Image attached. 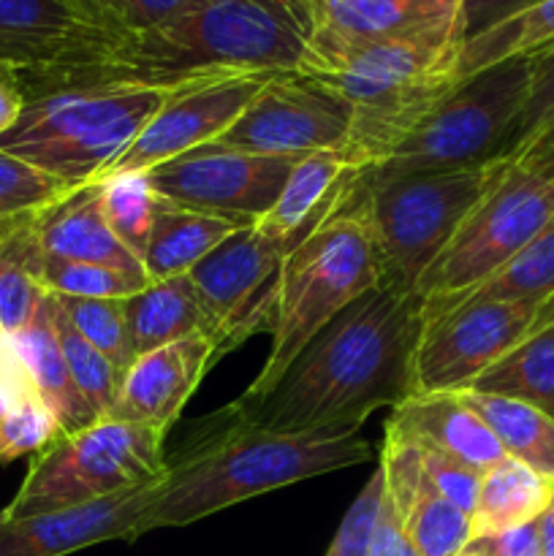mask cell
<instances>
[{
  "mask_svg": "<svg viewBox=\"0 0 554 556\" xmlns=\"http://www.w3.org/2000/svg\"><path fill=\"white\" fill-rule=\"evenodd\" d=\"M421 334L424 299L378 286L329 320L264 400L231 410L269 432L356 434L375 410L416 391Z\"/></svg>",
  "mask_w": 554,
  "mask_h": 556,
  "instance_id": "cell-1",
  "label": "cell"
},
{
  "mask_svg": "<svg viewBox=\"0 0 554 556\" xmlns=\"http://www.w3.org/2000/svg\"><path fill=\"white\" fill-rule=\"evenodd\" d=\"M369 459V443L358 434H282L242 421L206 434L168 459L163 481L141 519V535L166 527H188L212 514L261 497L275 489Z\"/></svg>",
  "mask_w": 554,
  "mask_h": 556,
  "instance_id": "cell-2",
  "label": "cell"
},
{
  "mask_svg": "<svg viewBox=\"0 0 554 556\" xmlns=\"http://www.w3.org/2000/svg\"><path fill=\"white\" fill-rule=\"evenodd\" d=\"M310 58V0H196L166 25L125 38L101 79L182 81L234 71L304 76Z\"/></svg>",
  "mask_w": 554,
  "mask_h": 556,
  "instance_id": "cell-3",
  "label": "cell"
},
{
  "mask_svg": "<svg viewBox=\"0 0 554 556\" xmlns=\"http://www.w3.org/2000/svg\"><path fill=\"white\" fill-rule=\"evenodd\" d=\"M215 76V74H212ZM204 79V76H199ZM25 106L0 150L63 179L74 190L96 185L128 150L158 109L196 79H27Z\"/></svg>",
  "mask_w": 554,
  "mask_h": 556,
  "instance_id": "cell-4",
  "label": "cell"
},
{
  "mask_svg": "<svg viewBox=\"0 0 554 556\" xmlns=\"http://www.w3.org/2000/svg\"><path fill=\"white\" fill-rule=\"evenodd\" d=\"M465 38L467 27H454L337 49L320 54L307 76L320 79L351 103L353 134L348 147L373 168L459 81Z\"/></svg>",
  "mask_w": 554,
  "mask_h": 556,
  "instance_id": "cell-5",
  "label": "cell"
},
{
  "mask_svg": "<svg viewBox=\"0 0 554 556\" xmlns=\"http://www.w3.org/2000/svg\"><path fill=\"white\" fill-rule=\"evenodd\" d=\"M378 286L380 266L373 233L351 193L342 210L326 217L288 253L277 280L269 356L239 405L264 400L307 342L353 299Z\"/></svg>",
  "mask_w": 554,
  "mask_h": 556,
  "instance_id": "cell-6",
  "label": "cell"
},
{
  "mask_svg": "<svg viewBox=\"0 0 554 556\" xmlns=\"http://www.w3.org/2000/svg\"><path fill=\"white\" fill-rule=\"evenodd\" d=\"M505 157L478 168L358 179L353 201L367 217L380 266V286L416 293L432 261L473 206L492 190Z\"/></svg>",
  "mask_w": 554,
  "mask_h": 556,
  "instance_id": "cell-7",
  "label": "cell"
},
{
  "mask_svg": "<svg viewBox=\"0 0 554 556\" xmlns=\"http://www.w3.org/2000/svg\"><path fill=\"white\" fill-rule=\"evenodd\" d=\"M530 79L532 58H514L456 81L362 177L462 172L500 161L514 141Z\"/></svg>",
  "mask_w": 554,
  "mask_h": 556,
  "instance_id": "cell-8",
  "label": "cell"
},
{
  "mask_svg": "<svg viewBox=\"0 0 554 556\" xmlns=\"http://www.w3.org/2000/svg\"><path fill=\"white\" fill-rule=\"evenodd\" d=\"M163 443L166 434L158 429L112 416L60 434L33 456L20 492L0 514L25 519L158 483L168 470Z\"/></svg>",
  "mask_w": 554,
  "mask_h": 556,
  "instance_id": "cell-9",
  "label": "cell"
},
{
  "mask_svg": "<svg viewBox=\"0 0 554 556\" xmlns=\"http://www.w3.org/2000/svg\"><path fill=\"white\" fill-rule=\"evenodd\" d=\"M552 217L554 182L516 163H505L492 190L473 206L418 282L424 324L449 313L467 293L498 275Z\"/></svg>",
  "mask_w": 554,
  "mask_h": 556,
  "instance_id": "cell-10",
  "label": "cell"
},
{
  "mask_svg": "<svg viewBox=\"0 0 554 556\" xmlns=\"http://www.w3.org/2000/svg\"><path fill=\"white\" fill-rule=\"evenodd\" d=\"M119 47L87 0H0V63L27 79H101Z\"/></svg>",
  "mask_w": 554,
  "mask_h": 556,
  "instance_id": "cell-11",
  "label": "cell"
},
{
  "mask_svg": "<svg viewBox=\"0 0 554 556\" xmlns=\"http://www.w3.org/2000/svg\"><path fill=\"white\" fill-rule=\"evenodd\" d=\"M291 250L293 244L253 223L231 233L190 269L188 280L204 309L206 334L215 342L217 358L253 331L272 329L277 280Z\"/></svg>",
  "mask_w": 554,
  "mask_h": 556,
  "instance_id": "cell-12",
  "label": "cell"
},
{
  "mask_svg": "<svg viewBox=\"0 0 554 556\" xmlns=\"http://www.w3.org/2000/svg\"><path fill=\"white\" fill-rule=\"evenodd\" d=\"M351 134L353 109L340 92L313 76L277 74L215 144L302 161L345 147Z\"/></svg>",
  "mask_w": 554,
  "mask_h": 556,
  "instance_id": "cell-13",
  "label": "cell"
},
{
  "mask_svg": "<svg viewBox=\"0 0 554 556\" xmlns=\"http://www.w3.org/2000/svg\"><path fill=\"white\" fill-rule=\"evenodd\" d=\"M297 163V157L255 155L212 141L152 168L147 177L168 204L259 223L277 204Z\"/></svg>",
  "mask_w": 554,
  "mask_h": 556,
  "instance_id": "cell-14",
  "label": "cell"
},
{
  "mask_svg": "<svg viewBox=\"0 0 554 556\" xmlns=\"http://www.w3.org/2000/svg\"><path fill=\"white\" fill-rule=\"evenodd\" d=\"M277 74L266 71H234L196 79L174 92L144 125L134 144L112 163L106 177L117 174H150L152 168L174 161L190 150L221 139L244 109L253 103L261 87ZM98 179V182H101Z\"/></svg>",
  "mask_w": 554,
  "mask_h": 556,
  "instance_id": "cell-15",
  "label": "cell"
},
{
  "mask_svg": "<svg viewBox=\"0 0 554 556\" xmlns=\"http://www.w3.org/2000/svg\"><path fill=\"white\" fill-rule=\"evenodd\" d=\"M155 486L147 483L96 503L25 519L0 514V556H68L106 541H136L141 538V519L155 497Z\"/></svg>",
  "mask_w": 554,
  "mask_h": 556,
  "instance_id": "cell-16",
  "label": "cell"
},
{
  "mask_svg": "<svg viewBox=\"0 0 554 556\" xmlns=\"http://www.w3.org/2000/svg\"><path fill=\"white\" fill-rule=\"evenodd\" d=\"M313 58L362 43L467 27V0H310ZM307 68V74H310ZM304 74V76H307Z\"/></svg>",
  "mask_w": 554,
  "mask_h": 556,
  "instance_id": "cell-17",
  "label": "cell"
},
{
  "mask_svg": "<svg viewBox=\"0 0 554 556\" xmlns=\"http://www.w3.org/2000/svg\"><path fill=\"white\" fill-rule=\"evenodd\" d=\"M215 362L217 348L206 334L141 353L123 375L112 418L166 434Z\"/></svg>",
  "mask_w": 554,
  "mask_h": 556,
  "instance_id": "cell-18",
  "label": "cell"
},
{
  "mask_svg": "<svg viewBox=\"0 0 554 556\" xmlns=\"http://www.w3.org/2000/svg\"><path fill=\"white\" fill-rule=\"evenodd\" d=\"M367 168V161L348 144L302 157L293 166L277 204L259 226L297 248L326 217L345 206Z\"/></svg>",
  "mask_w": 554,
  "mask_h": 556,
  "instance_id": "cell-19",
  "label": "cell"
},
{
  "mask_svg": "<svg viewBox=\"0 0 554 556\" xmlns=\"http://www.w3.org/2000/svg\"><path fill=\"white\" fill-rule=\"evenodd\" d=\"M33 233L41 253L49 258L112 266V269L150 282L139 255L125 248L106 223L96 185H85L60 199L58 204L33 215Z\"/></svg>",
  "mask_w": 554,
  "mask_h": 556,
  "instance_id": "cell-20",
  "label": "cell"
},
{
  "mask_svg": "<svg viewBox=\"0 0 554 556\" xmlns=\"http://www.w3.org/2000/svg\"><path fill=\"white\" fill-rule=\"evenodd\" d=\"M389 421L418 443L462 462L481 476L505 459L492 429L454 391L411 394L394 407Z\"/></svg>",
  "mask_w": 554,
  "mask_h": 556,
  "instance_id": "cell-21",
  "label": "cell"
},
{
  "mask_svg": "<svg viewBox=\"0 0 554 556\" xmlns=\"http://www.w3.org/2000/svg\"><path fill=\"white\" fill-rule=\"evenodd\" d=\"M9 342L14 348L16 358L22 362V367H25L33 391L58 416L63 434L79 432V429L98 421V416L90 410L85 396L79 394V389L71 380L68 364H65L58 334H54L49 293L41 302V307L36 309L30 324L22 331H16L14 337H9Z\"/></svg>",
  "mask_w": 554,
  "mask_h": 556,
  "instance_id": "cell-22",
  "label": "cell"
},
{
  "mask_svg": "<svg viewBox=\"0 0 554 556\" xmlns=\"http://www.w3.org/2000/svg\"><path fill=\"white\" fill-rule=\"evenodd\" d=\"M244 226H253V223L163 201L152 223L147 250L141 255L147 280L158 282L190 275L196 264H201L217 244L226 242Z\"/></svg>",
  "mask_w": 554,
  "mask_h": 556,
  "instance_id": "cell-23",
  "label": "cell"
},
{
  "mask_svg": "<svg viewBox=\"0 0 554 556\" xmlns=\"http://www.w3.org/2000/svg\"><path fill=\"white\" fill-rule=\"evenodd\" d=\"M125 318L134 358L185 337L206 334L204 309L188 275L147 282L139 293L125 299Z\"/></svg>",
  "mask_w": 554,
  "mask_h": 556,
  "instance_id": "cell-24",
  "label": "cell"
},
{
  "mask_svg": "<svg viewBox=\"0 0 554 556\" xmlns=\"http://www.w3.org/2000/svg\"><path fill=\"white\" fill-rule=\"evenodd\" d=\"M467 407L483 418L508 459L521 462L538 476L554 481V416L527 402L487 391H454Z\"/></svg>",
  "mask_w": 554,
  "mask_h": 556,
  "instance_id": "cell-25",
  "label": "cell"
},
{
  "mask_svg": "<svg viewBox=\"0 0 554 556\" xmlns=\"http://www.w3.org/2000/svg\"><path fill=\"white\" fill-rule=\"evenodd\" d=\"M552 483L554 481L538 476L536 470L508 459V456L489 467L481 476L476 508L470 516L473 538L514 530V527L536 521L546 508Z\"/></svg>",
  "mask_w": 554,
  "mask_h": 556,
  "instance_id": "cell-26",
  "label": "cell"
},
{
  "mask_svg": "<svg viewBox=\"0 0 554 556\" xmlns=\"http://www.w3.org/2000/svg\"><path fill=\"white\" fill-rule=\"evenodd\" d=\"M554 43V0H532L465 38L459 81L514 58H532Z\"/></svg>",
  "mask_w": 554,
  "mask_h": 556,
  "instance_id": "cell-27",
  "label": "cell"
},
{
  "mask_svg": "<svg viewBox=\"0 0 554 556\" xmlns=\"http://www.w3.org/2000/svg\"><path fill=\"white\" fill-rule=\"evenodd\" d=\"M41 255L33 217L0 220V331L5 337L25 329L47 299L38 282Z\"/></svg>",
  "mask_w": 554,
  "mask_h": 556,
  "instance_id": "cell-28",
  "label": "cell"
},
{
  "mask_svg": "<svg viewBox=\"0 0 554 556\" xmlns=\"http://www.w3.org/2000/svg\"><path fill=\"white\" fill-rule=\"evenodd\" d=\"M470 389L511 396L554 416V326L492 364Z\"/></svg>",
  "mask_w": 554,
  "mask_h": 556,
  "instance_id": "cell-29",
  "label": "cell"
},
{
  "mask_svg": "<svg viewBox=\"0 0 554 556\" xmlns=\"http://www.w3.org/2000/svg\"><path fill=\"white\" fill-rule=\"evenodd\" d=\"M101 210L106 223L117 233L119 242L136 255H144L147 239H150L152 223H155L158 210L163 199L152 188L147 174H117L96 182Z\"/></svg>",
  "mask_w": 554,
  "mask_h": 556,
  "instance_id": "cell-30",
  "label": "cell"
},
{
  "mask_svg": "<svg viewBox=\"0 0 554 556\" xmlns=\"http://www.w3.org/2000/svg\"><path fill=\"white\" fill-rule=\"evenodd\" d=\"M49 307H52L54 334H58L60 351H63L65 364H68L71 380H74L79 394L85 396V402L90 405V410L96 413L98 418L112 416L114 402H117L119 394V383H123V375L117 372V367H114L101 351H96V348L65 320V315L60 313L52 296H49Z\"/></svg>",
  "mask_w": 554,
  "mask_h": 556,
  "instance_id": "cell-31",
  "label": "cell"
},
{
  "mask_svg": "<svg viewBox=\"0 0 554 556\" xmlns=\"http://www.w3.org/2000/svg\"><path fill=\"white\" fill-rule=\"evenodd\" d=\"M405 527L418 556H459L473 538L470 516L435 492L427 476L407 508Z\"/></svg>",
  "mask_w": 554,
  "mask_h": 556,
  "instance_id": "cell-32",
  "label": "cell"
},
{
  "mask_svg": "<svg viewBox=\"0 0 554 556\" xmlns=\"http://www.w3.org/2000/svg\"><path fill=\"white\" fill-rule=\"evenodd\" d=\"M554 291V217L532 237V242L483 286L467 293L459 304L481 299H541ZM456 307V304H454Z\"/></svg>",
  "mask_w": 554,
  "mask_h": 556,
  "instance_id": "cell-33",
  "label": "cell"
},
{
  "mask_svg": "<svg viewBox=\"0 0 554 556\" xmlns=\"http://www.w3.org/2000/svg\"><path fill=\"white\" fill-rule=\"evenodd\" d=\"M52 296V293H49ZM71 326L117 367L119 375L134 364L128 340L125 299H71L52 296Z\"/></svg>",
  "mask_w": 554,
  "mask_h": 556,
  "instance_id": "cell-34",
  "label": "cell"
},
{
  "mask_svg": "<svg viewBox=\"0 0 554 556\" xmlns=\"http://www.w3.org/2000/svg\"><path fill=\"white\" fill-rule=\"evenodd\" d=\"M38 282L52 296L71 299H130L147 286L139 277L85 261H63L41 255Z\"/></svg>",
  "mask_w": 554,
  "mask_h": 556,
  "instance_id": "cell-35",
  "label": "cell"
},
{
  "mask_svg": "<svg viewBox=\"0 0 554 556\" xmlns=\"http://www.w3.org/2000/svg\"><path fill=\"white\" fill-rule=\"evenodd\" d=\"M74 193L71 185L0 150V220L33 217Z\"/></svg>",
  "mask_w": 554,
  "mask_h": 556,
  "instance_id": "cell-36",
  "label": "cell"
},
{
  "mask_svg": "<svg viewBox=\"0 0 554 556\" xmlns=\"http://www.w3.org/2000/svg\"><path fill=\"white\" fill-rule=\"evenodd\" d=\"M60 434L63 429H60L58 416L33 391L0 421V467L22 459V456L41 454Z\"/></svg>",
  "mask_w": 554,
  "mask_h": 556,
  "instance_id": "cell-37",
  "label": "cell"
},
{
  "mask_svg": "<svg viewBox=\"0 0 554 556\" xmlns=\"http://www.w3.org/2000/svg\"><path fill=\"white\" fill-rule=\"evenodd\" d=\"M549 128H554V43L543 52L532 54L530 96H527L525 109H521L519 125H516L514 141H511L505 157L519 152L521 147L530 144L536 136L546 134Z\"/></svg>",
  "mask_w": 554,
  "mask_h": 556,
  "instance_id": "cell-38",
  "label": "cell"
},
{
  "mask_svg": "<svg viewBox=\"0 0 554 556\" xmlns=\"http://www.w3.org/2000/svg\"><path fill=\"white\" fill-rule=\"evenodd\" d=\"M87 3L125 41L166 25L174 16L188 11L196 0H87Z\"/></svg>",
  "mask_w": 554,
  "mask_h": 556,
  "instance_id": "cell-39",
  "label": "cell"
},
{
  "mask_svg": "<svg viewBox=\"0 0 554 556\" xmlns=\"http://www.w3.org/2000/svg\"><path fill=\"white\" fill-rule=\"evenodd\" d=\"M380 497H383V476H380V470H375L367 486L362 489V494L348 508L345 519H342L326 556H369Z\"/></svg>",
  "mask_w": 554,
  "mask_h": 556,
  "instance_id": "cell-40",
  "label": "cell"
},
{
  "mask_svg": "<svg viewBox=\"0 0 554 556\" xmlns=\"http://www.w3.org/2000/svg\"><path fill=\"white\" fill-rule=\"evenodd\" d=\"M411 438V434H407ZM418 443V440H416ZM421 451V467L427 481L432 483V489L438 494H443L449 503H454L456 508L465 510L467 516H473L478 500V486H481V472L470 470L462 462L451 459V456L440 454V451L429 448V445L418 443Z\"/></svg>",
  "mask_w": 554,
  "mask_h": 556,
  "instance_id": "cell-41",
  "label": "cell"
},
{
  "mask_svg": "<svg viewBox=\"0 0 554 556\" xmlns=\"http://www.w3.org/2000/svg\"><path fill=\"white\" fill-rule=\"evenodd\" d=\"M459 556H543L538 525L514 527V530L492 532V535H476Z\"/></svg>",
  "mask_w": 554,
  "mask_h": 556,
  "instance_id": "cell-42",
  "label": "cell"
},
{
  "mask_svg": "<svg viewBox=\"0 0 554 556\" xmlns=\"http://www.w3.org/2000/svg\"><path fill=\"white\" fill-rule=\"evenodd\" d=\"M369 556H418L411 535H407L405 519H402L400 510L394 508V503L386 497V492L383 497H380L373 543H369Z\"/></svg>",
  "mask_w": 554,
  "mask_h": 556,
  "instance_id": "cell-43",
  "label": "cell"
},
{
  "mask_svg": "<svg viewBox=\"0 0 554 556\" xmlns=\"http://www.w3.org/2000/svg\"><path fill=\"white\" fill-rule=\"evenodd\" d=\"M27 394H33V386L27 380L25 367L16 358L11 342H5V351L0 353V421L25 400Z\"/></svg>",
  "mask_w": 554,
  "mask_h": 556,
  "instance_id": "cell-44",
  "label": "cell"
},
{
  "mask_svg": "<svg viewBox=\"0 0 554 556\" xmlns=\"http://www.w3.org/2000/svg\"><path fill=\"white\" fill-rule=\"evenodd\" d=\"M505 161L516 163V166L527 168V172L554 182V128H549L546 134L536 136L530 144H525L519 152L505 157Z\"/></svg>",
  "mask_w": 554,
  "mask_h": 556,
  "instance_id": "cell-45",
  "label": "cell"
},
{
  "mask_svg": "<svg viewBox=\"0 0 554 556\" xmlns=\"http://www.w3.org/2000/svg\"><path fill=\"white\" fill-rule=\"evenodd\" d=\"M22 106H25V92H22L20 74L0 63V134H5L14 125Z\"/></svg>",
  "mask_w": 554,
  "mask_h": 556,
  "instance_id": "cell-46",
  "label": "cell"
},
{
  "mask_svg": "<svg viewBox=\"0 0 554 556\" xmlns=\"http://www.w3.org/2000/svg\"><path fill=\"white\" fill-rule=\"evenodd\" d=\"M527 3H532V0H467V25H470V33L503 20L505 14H511V11L521 9Z\"/></svg>",
  "mask_w": 554,
  "mask_h": 556,
  "instance_id": "cell-47",
  "label": "cell"
},
{
  "mask_svg": "<svg viewBox=\"0 0 554 556\" xmlns=\"http://www.w3.org/2000/svg\"><path fill=\"white\" fill-rule=\"evenodd\" d=\"M536 525H538V538H541L543 556H554V483H552V494H549L546 508L541 510Z\"/></svg>",
  "mask_w": 554,
  "mask_h": 556,
  "instance_id": "cell-48",
  "label": "cell"
},
{
  "mask_svg": "<svg viewBox=\"0 0 554 556\" xmlns=\"http://www.w3.org/2000/svg\"><path fill=\"white\" fill-rule=\"evenodd\" d=\"M5 342H9V337H5V334H3V331H0V353H3V351H5Z\"/></svg>",
  "mask_w": 554,
  "mask_h": 556,
  "instance_id": "cell-49",
  "label": "cell"
}]
</instances>
